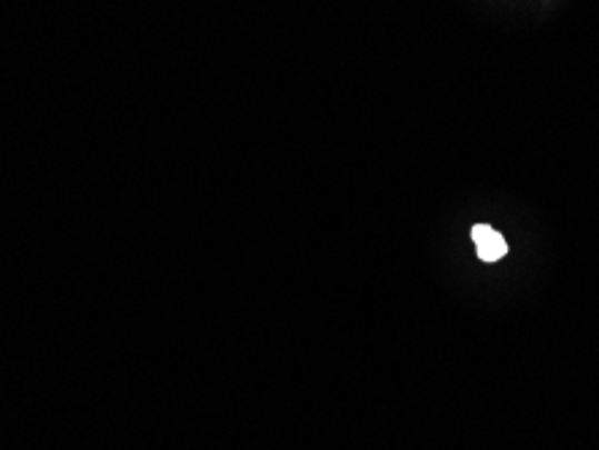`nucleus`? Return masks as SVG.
I'll return each instance as SVG.
<instances>
[{
    "mask_svg": "<svg viewBox=\"0 0 599 450\" xmlns=\"http://www.w3.org/2000/svg\"><path fill=\"white\" fill-rule=\"evenodd\" d=\"M472 243H476L478 257H481L483 262H497V259H502L508 253L506 238L489 224L472 227Z\"/></svg>",
    "mask_w": 599,
    "mask_h": 450,
    "instance_id": "1",
    "label": "nucleus"
}]
</instances>
